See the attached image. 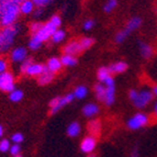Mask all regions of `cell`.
<instances>
[{
	"mask_svg": "<svg viewBox=\"0 0 157 157\" xmlns=\"http://www.w3.org/2000/svg\"><path fill=\"white\" fill-rule=\"evenodd\" d=\"M21 12L20 6L13 0H5L0 2V24L1 26H9L17 23Z\"/></svg>",
	"mask_w": 157,
	"mask_h": 157,
	"instance_id": "6da1fadb",
	"label": "cell"
},
{
	"mask_svg": "<svg viewBox=\"0 0 157 157\" xmlns=\"http://www.w3.org/2000/svg\"><path fill=\"white\" fill-rule=\"evenodd\" d=\"M19 32H20V25L18 23L9 26H1L0 29V54L9 52Z\"/></svg>",
	"mask_w": 157,
	"mask_h": 157,
	"instance_id": "7a4b0ae2",
	"label": "cell"
},
{
	"mask_svg": "<svg viewBox=\"0 0 157 157\" xmlns=\"http://www.w3.org/2000/svg\"><path fill=\"white\" fill-rule=\"evenodd\" d=\"M75 97H74L73 92L71 94H67L65 96H58V97L53 98L48 103L50 107V114H56L57 112H59L64 107H66L67 105L71 103L74 101Z\"/></svg>",
	"mask_w": 157,
	"mask_h": 157,
	"instance_id": "3957f363",
	"label": "cell"
},
{
	"mask_svg": "<svg viewBox=\"0 0 157 157\" xmlns=\"http://www.w3.org/2000/svg\"><path fill=\"white\" fill-rule=\"evenodd\" d=\"M149 118L144 112H137L126 121V128L131 131H136L145 128L148 124Z\"/></svg>",
	"mask_w": 157,
	"mask_h": 157,
	"instance_id": "277c9868",
	"label": "cell"
},
{
	"mask_svg": "<svg viewBox=\"0 0 157 157\" xmlns=\"http://www.w3.org/2000/svg\"><path fill=\"white\" fill-rule=\"evenodd\" d=\"M57 29H58L57 26L53 23L51 20H48L47 22H45V23L42 24V26L40 28L39 31L33 33L32 35H33L34 37H36L40 42L44 43V42H47L48 40H51L53 33H54Z\"/></svg>",
	"mask_w": 157,
	"mask_h": 157,
	"instance_id": "5b68a950",
	"label": "cell"
},
{
	"mask_svg": "<svg viewBox=\"0 0 157 157\" xmlns=\"http://www.w3.org/2000/svg\"><path fill=\"white\" fill-rule=\"evenodd\" d=\"M153 98H154V94H153L152 90L143 89L141 91H139L137 97L135 98L134 101H132V103L137 109H144L145 107H147L152 102Z\"/></svg>",
	"mask_w": 157,
	"mask_h": 157,
	"instance_id": "8992f818",
	"label": "cell"
},
{
	"mask_svg": "<svg viewBox=\"0 0 157 157\" xmlns=\"http://www.w3.org/2000/svg\"><path fill=\"white\" fill-rule=\"evenodd\" d=\"M16 88V79L11 71H3L0 74V90L3 92H10Z\"/></svg>",
	"mask_w": 157,
	"mask_h": 157,
	"instance_id": "52a82bcc",
	"label": "cell"
},
{
	"mask_svg": "<svg viewBox=\"0 0 157 157\" xmlns=\"http://www.w3.org/2000/svg\"><path fill=\"white\" fill-rule=\"evenodd\" d=\"M103 84H105V88H107V96H105V105H108V107H111L115 101V81L112 75L108 77L103 81Z\"/></svg>",
	"mask_w": 157,
	"mask_h": 157,
	"instance_id": "ba28073f",
	"label": "cell"
},
{
	"mask_svg": "<svg viewBox=\"0 0 157 157\" xmlns=\"http://www.w3.org/2000/svg\"><path fill=\"white\" fill-rule=\"evenodd\" d=\"M80 151L84 154H91L97 147V137L94 135H87L80 142Z\"/></svg>",
	"mask_w": 157,
	"mask_h": 157,
	"instance_id": "9c48e42d",
	"label": "cell"
},
{
	"mask_svg": "<svg viewBox=\"0 0 157 157\" xmlns=\"http://www.w3.org/2000/svg\"><path fill=\"white\" fill-rule=\"evenodd\" d=\"M62 51H63V54H68V55L74 56H77L84 52L78 40H73V41H69L68 43H66L62 48Z\"/></svg>",
	"mask_w": 157,
	"mask_h": 157,
	"instance_id": "30bf717a",
	"label": "cell"
},
{
	"mask_svg": "<svg viewBox=\"0 0 157 157\" xmlns=\"http://www.w3.org/2000/svg\"><path fill=\"white\" fill-rule=\"evenodd\" d=\"M26 57H28V50L24 46L14 47L10 52V59L13 63L21 64Z\"/></svg>",
	"mask_w": 157,
	"mask_h": 157,
	"instance_id": "8fae6325",
	"label": "cell"
},
{
	"mask_svg": "<svg viewBox=\"0 0 157 157\" xmlns=\"http://www.w3.org/2000/svg\"><path fill=\"white\" fill-rule=\"evenodd\" d=\"M81 112H82L84 117H86V118H88V119H92V118H94L96 115L99 114L100 107L97 105V103L89 102V103H86V105L82 107Z\"/></svg>",
	"mask_w": 157,
	"mask_h": 157,
	"instance_id": "7c38bea8",
	"label": "cell"
},
{
	"mask_svg": "<svg viewBox=\"0 0 157 157\" xmlns=\"http://www.w3.org/2000/svg\"><path fill=\"white\" fill-rule=\"evenodd\" d=\"M44 71H45V64L32 62L29 65V67L26 68L24 75H26V76L29 77H39Z\"/></svg>",
	"mask_w": 157,
	"mask_h": 157,
	"instance_id": "4fadbf2b",
	"label": "cell"
},
{
	"mask_svg": "<svg viewBox=\"0 0 157 157\" xmlns=\"http://www.w3.org/2000/svg\"><path fill=\"white\" fill-rule=\"evenodd\" d=\"M139 50L140 54L144 59H149L154 54V50H153L152 45H149L148 43L144 42V41H140L139 42Z\"/></svg>",
	"mask_w": 157,
	"mask_h": 157,
	"instance_id": "5bb4252c",
	"label": "cell"
},
{
	"mask_svg": "<svg viewBox=\"0 0 157 157\" xmlns=\"http://www.w3.org/2000/svg\"><path fill=\"white\" fill-rule=\"evenodd\" d=\"M54 78H55V74L45 67V71L37 77V82L40 86H46V85L51 84L54 80Z\"/></svg>",
	"mask_w": 157,
	"mask_h": 157,
	"instance_id": "9a60e30c",
	"label": "cell"
},
{
	"mask_svg": "<svg viewBox=\"0 0 157 157\" xmlns=\"http://www.w3.org/2000/svg\"><path fill=\"white\" fill-rule=\"evenodd\" d=\"M87 130H88L90 135H94L97 137V135H99L100 132H101V121L99 119L92 118L87 124Z\"/></svg>",
	"mask_w": 157,
	"mask_h": 157,
	"instance_id": "2e32d148",
	"label": "cell"
},
{
	"mask_svg": "<svg viewBox=\"0 0 157 157\" xmlns=\"http://www.w3.org/2000/svg\"><path fill=\"white\" fill-rule=\"evenodd\" d=\"M108 67H109V71H110L111 74H122V73H125V71H128V65L126 62L119 60V62L112 63L111 65L108 66Z\"/></svg>",
	"mask_w": 157,
	"mask_h": 157,
	"instance_id": "e0dca14e",
	"label": "cell"
},
{
	"mask_svg": "<svg viewBox=\"0 0 157 157\" xmlns=\"http://www.w3.org/2000/svg\"><path fill=\"white\" fill-rule=\"evenodd\" d=\"M94 96H96V98H97L98 101L103 102V103H105V96H107V88H105V84L99 81L98 84L94 85Z\"/></svg>",
	"mask_w": 157,
	"mask_h": 157,
	"instance_id": "ac0fdd59",
	"label": "cell"
},
{
	"mask_svg": "<svg viewBox=\"0 0 157 157\" xmlns=\"http://www.w3.org/2000/svg\"><path fill=\"white\" fill-rule=\"evenodd\" d=\"M45 67L48 69V71H53L54 74L58 73V71L62 69V67H63V65H62V63H60V59L57 57H51L47 59L46 64H45Z\"/></svg>",
	"mask_w": 157,
	"mask_h": 157,
	"instance_id": "d6986e66",
	"label": "cell"
},
{
	"mask_svg": "<svg viewBox=\"0 0 157 157\" xmlns=\"http://www.w3.org/2000/svg\"><path fill=\"white\" fill-rule=\"evenodd\" d=\"M141 25H142V19L140 18V17H133V18H131L126 22L124 29H125L128 33H132V32L136 31Z\"/></svg>",
	"mask_w": 157,
	"mask_h": 157,
	"instance_id": "ffe728a7",
	"label": "cell"
},
{
	"mask_svg": "<svg viewBox=\"0 0 157 157\" xmlns=\"http://www.w3.org/2000/svg\"><path fill=\"white\" fill-rule=\"evenodd\" d=\"M67 135L69 136V137H77V136H79V134H80L81 132V125L79 122H77V121H74V122H71V123L68 124L67 126Z\"/></svg>",
	"mask_w": 157,
	"mask_h": 157,
	"instance_id": "44dd1931",
	"label": "cell"
},
{
	"mask_svg": "<svg viewBox=\"0 0 157 157\" xmlns=\"http://www.w3.org/2000/svg\"><path fill=\"white\" fill-rule=\"evenodd\" d=\"M19 6H20V12H21V14L26 16V14H30V13L34 12L35 5L33 3L32 0H24V1L19 3Z\"/></svg>",
	"mask_w": 157,
	"mask_h": 157,
	"instance_id": "7402d4cb",
	"label": "cell"
},
{
	"mask_svg": "<svg viewBox=\"0 0 157 157\" xmlns=\"http://www.w3.org/2000/svg\"><path fill=\"white\" fill-rule=\"evenodd\" d=\"M59 59L64 67H74V66H76L77 63H78V59H77L76 56L68 55V54H63Z\"/></svg>",
	"mask_w": 157,
	"mask_h": 157,
	"instance_id": "603a6c76",
	"label": "cell"
},
{
	"mask_svg": "<svg viewBox=\"0 0 157 157\" xmlns=\"http://www.w3.org/2000/svg\"><path fill=\"white\" fill-rule=\"evenodd\" d=\"M74 97L75 99H79V100H82L87 97V94H88V88L84 85H80V86H77L75 88L73 92Z\"/></svg>",
	"mask_w": 157,
	"mask_h": 157,
	"instance_id": "cb8c5ba5",
	"label": "cell"
},
{
	"mask_svg": "<svg viewBox=\"0 0 157 157\" xmlns=\"http://www.w3.org/2000/svg\"><path fill=\"white\" fill-rule=\"evenodd\" d=\"M111 75H112V74L110 73V71H109V67H108V66H101V67L98 68L97 78H98V80H99L100 82H103V81H105L109 76H111Z\"/></svg>",
	"mask_w": 157,
	"mask_h": 157,
	"instance_id": "d4e9b609",
	"label": "cell"
},
{
	"mask_svg": "<svg viewBox=\"0 0 157 157\" xmlns=\"http://www.w3.org/2000/svg\"><path fill=\"white\" fill-rule=\"evenodd\" d=\"M23 97H24V94L21 89L14 88L12 91L9 92V100L11 102H20L23 99Z\"/></svg>",
	"mask_w": 157,
	"mask_h": 157,
	"instance_id": "484cf974",
	"label": "cell"
},
{
	"mask_svg": "<svg viewBox=\"0 0 157 157\" xmlns=\"http://www.w3.org/2000/svg\"><path fill=\"white\" fill-rule=\"evenodd\" d=\"M65 36H66L65 31H64V30L57 29L53 33L52 37H51V41H52V43H54V44H58V43L63 42Z\"/></svg>",
	"mask_w": 157,
	"mask_h": 157,
	"instance_id": "4316f807",
	"label": "cell"
},
{
	"mask_svg": "<svg viewBox=\"0 0 157 157\" xmlns=\"http://www.w3.org/2000/svg\"><path fill=\"white\" fill-rule=\"evenodd\" d=\"M79 43H80L82 51L89 50L90 47H91L92 45L94 44V39H92V37H89V36L81 37V39L79 40Z\"/></svg>",
	"mask_w": 157,
	"mask_h": 157,
	"instance_id": "83f0119b",
	"label": "cell"
},
{
	"mask_svg": "<svg viewBox=\"0 0 157 157\" xmlns=\"http://www.w3.org/2000/svg\"><path fill=\"white\" fill-rule=\"evenodd\" d=\"M128 35H130V33H128L125 29L120 30V31L117 32V34L114 35V41L118 43V44H120V43H123L124 41L128 39Z\"/></svg>",
	"mask_w": 157,
	"mask_h": 157,
	"instance_id": "f1b7e54d",
	"label": "cell"
},
{
	"mask_svg": "<svg viewBox=\"0 0 157 157\" xmlns=\"http://www.w3.org/2000/svg\"><path fill=\"white\" fill-rule=\"evenodd\" d=\"M43 43L40 42L36 37H34L33 35H31V39L29 41V44H28V47H29L31 51H37L39 48H41Z\"/></svg>",
	"mask_w": 157,
	"mask_h": 157,
	"instance_id": "f546056e",
	"label": "cell"
},
{
	"mask_svg": "<svg viewBox=\"0 0 157 157\" xmlns=\"http://www.w3.org/2000/svg\"><path fill=\"white\" fill-rule=\"evenodd\" d=\"M117 6H118V0H108L103 6V11L105 13H110L117 8Z\"/></svg>",
	"mask_w": 157,
	"mask_h": 157,
	"instance_id": "4dcf8cb0",
	"label": "cell"
},
{
	"mask_svg": "<svg viewBox=\"0 0 157 157\" xmlns=\"http://www.w3.org/2000/svg\"><path fill=\"white\" fill-rule=\"evenodd\" d=\"M10 146H11V144H10V142H9V140H7V139L0 140V152L1 153L9 152Z\"/></svg>",
	"mask_w": 157,
	"mask_h": 157,
	"instance_id": "1f68e13d",
	"label": "cell"
},
{
	"mask_svg": "<svg viewBox=\"0 0 157 157\" xmlns=\"http://www.w3.org/2000/svg\"><path fill=\"white\" fill-rule=\"evenodd\" d=\"M32 62H33V58L29 57V56H28V57H26L25 59H24L23 62H22V63L20 64V73L23 74V75H24V74H25L26 68L29 67V65L32 63Z\"/></svg>",
	"mask_w": 157,
	"mask_h": 157,
	"instance_id": "d6a6232c",
	"label": "cell"
},
{
	"mask_svg": "<svg viewBox=\"0 0 157 157\" xmlns=\"http://www.w3.org/2000/svg\"><path fill=\"white\" fill-rule=\"evenodd\" d=\"M23 140H24L23 134L20 133V132H17V133L12 134V136H11V142L16 143V144H21L22 142H23Z\"/></svg>",
	"mask_w": 157,
	"mask_h": 157,
	"instance_id": "836d02e7",
	"label": "cell"
},
{
	"mask_svg": "<svg viewBox=\"0 0 157 157\" xmlns=\"http://www.w3.org/2000/svg\"><path fill=\"white\" fill-rule=\"evenodd\" d=\"M9 153L11 154V156L20 154V153H21V146H20V144L13 143V144L10 146V148H9Z\"/></svg>",
	"mask_w": 157,
	"mask_h": 157,
	"instance_id": "e575fe53",
	"label": "cell"
},
{
	"mask_svg": "<svg viewBox=\"0 0 157 157\" xmlns=\"http://www.w3.org/2000/svg\"><path fill=\"white\" fill-rule=\"evenodd\" d=\"M36 8H44L47 5H50L53 0H32Z\"/></svg>",
	"mask_w": 157,
	"mask_h": 157,
	"instance_id": "d590c367",
	"label": "cell"
},
{
	"mask_svg": "<svg viewBox=\"0 0 157 157\" xmlns=\"http://www.w3.org/2000/svg\"><path fill=\"white\" fill-rule=\"evenodd\" d=\"M8 71V60L5 57H0V74Z\"/></svg>",
	"mask_w": 157,
	"mask_h": 157,
	"instance_id": "8d00e7d4",
	"label": "cell"
},
{
	"mask_svg": "<svg viewBox=\"0 0 157 157\" xmlns=\"http://www.w3.org/2000/svg\"><path fill=\"white\" fill-rule=\"evenodd\" d=\"M42 22H37V21H35V22H32L31 23V25H30V31H31V33L33 34V33H35V32H37L40 30V28L42 26Z\"/></svg>",
	"mask_w": 157,
	"mask_h": 157,
	"instance_id": "74e56055",
	"label": "cell"
},
{
	"mask_svg": "<svg viewBox=\"0 0 157 157\" xmlns=\"http://www.w3.org/2000/svg\"><path fill=\"white\" fill-rule=\"evenodd\" d=\"M94 24H96V22H94L92 19H87L86 21L84 22V29L86 30V31H89V30H91L92 28H94Z\"/></svg>",
	"mask_w": 157,
	"mask_h": 157,
	"instance_id": "f35d334b",
	"label": "cell"
},
{
	"mask_svg": "<svg viewBox=\"0 0 157 157\" xmlns=\"http://www.w3.org/2000/svg\"><path fill=\"white\" fill-rule=\"evenodd\" d=\"M50 20L53 22V23L55 24L57 28H59V26L62 25V19H60V17L58 16V14H54V16H52V18H51Z\"/></svg>",
	"mask_w": 157,
	"mask_h": 157,
	"instance_id": "ab89813d",
	"label": "cell"
},
{
	"mask_svg": "<svg viewBox=\"0 0 157 157\" xmlns=\"http://www.w3.org/2000/svg\"><path fill=\"white\" fill-rule=\"evenodd\" d=\"M137 94H139V91L136 89H130V91H128V98H130V100L134 101L135 98L137 97Z\"/></svg>",
	"mask_w": 157,
	"mask_h": 157,
	"instance_id": "60d3db41",
	"label": "cell"
},
{
	"mask_svg": "<svg viewBox=\"0 0 157 157\" xmlns=\"http://www.w3.org/2000/svg\"><path fill=\"white\" fill-rule=\"evenodd\" d=\"M130 157H140L139 155V149H137V147H134L133 149H132L131 152V155H130Z\"/></svg>",
	"mask_w": 157,
	"mask_h": 157,
	"instance_id": "b9f144b4",
	"label": "cell"
},
{
	"mask_svg": "<svg viewBox=\"0 0 157 157\" xmlns=\"http://www.w3.org/2000/svg\"><path fill=\"white\" fill-rule=\"evenodd\" d=\"M153 112H154V114L157 117V101L154 103V107H153Z\"/></svg>",
	"mask_w": 157,
	"mask_h": 157,
	"instance_id": "7bdbcfd3",
	"label": "cell"
},
{
	"mask_svg": "<svg viewBox=\"0 0 157 157\" xmlns=\"http://www.w3.org/2000/svg\"><path fill=\"white\" fill-rule=\"evenodd\" d=\"M3 133H5V130H3V126L0 124V139H2Z\"/></svg>",
	"mask_w": 157,
	"mask_h": 157,
	"instance_id": "ee69618b",
	"label": "cell"
},
{
	"mask_svg": "<svg viewBox=\"0 0 157 157\" xmlns=\"http://www.w3.org/2000/svg\"><path fill=\"white\" fill-rule=\"evenodd\" d=\"M152 91H153V94H154L155 97H157V86H154V87H153Z\"/></svg>",
	"mask_w": 157,
	"mask_h": 157,
	"instance_id": "f6af8a7d",
	"label": "cell"
},
{
	"mask_svg": "<svg viewBox=\"0 0 157 157\" xmlns=\"http://www.w3.org/2000/svg\"><path fill=\"white\" fill-rule=\"evenodd\" d=\"M87 157H98L96 154H94V153H91V154H88L87 155Z\"/></svg>",
	"mask_w": 157,
	"mask_h": 157,
	"instance_id": "bcb514c9",
	"label": "cell"
},
{
	"mask_svg": "<svg viewBox=\"0 0 157 157\" xmlns=\"http://www.w3.org/2000/svg\"><path fill=\"white\" fill-rule=\"evenodd\" d=\"M13 1H16V2L20 3V2H22V1H24V0H13Z\"/></svg>",
	"mask_w": 157,
	"mask_h": 157,
	"instance_id": "7dc6e473",
	"label": "cell"
},
{
	"mask_svg": "<svg viewBox=\"0 0 157 157\" xmlns=\"http://www.w3.org/2000/svg\"><path fill=\"white\" fill-rule=\"evenodd\" d=\"M12 157H22V155H21V153H20V154H18V155H14V156H12Z\"/></svg>",
	"mask_w": 157,
	"mask_h": 157,
	"instance_id": "c3c4849f",
	"label": "cell"
},
{
	"mask_svg": "<svg viewBox=\"0 0 157 157\" xmlns=\"http://www.w3.org/2000/svg\"><path fill=\"white\" fill-rule=\"evenodd\" d=\"M1 1H5V0H0V2H1Z\"/></svg>",
	"mask_w": 157,
	"mask_h": 157,
	"instance_id": "681fc988",
	"label": "cell"
},
{
	"mask_svg": "<svg viewBox=\"0 0 157 157\" xmlns=\"http://www.w3.org/2000/svg\"><path fill=\"white\" fill-rule=\"evenodd\" d=\"M0 29H1V24H0Z\"/></svg>",
	"mask_w": 157,
	"mask_h": 157,
	"instance_id": "f907efd6",
	"label": "cell"
}]
</instances>
